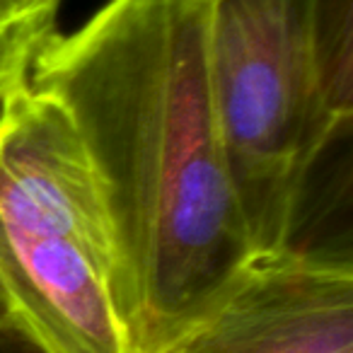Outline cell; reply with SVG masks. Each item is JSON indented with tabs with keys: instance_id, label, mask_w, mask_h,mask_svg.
I'll use <instances>...</instances> for the list:
<instances>
[{
	"instance_id": "6da1fadb",
	"label": "cell",
	"mask_w": 353,
	"mask_h": 353,
	"mask_svg": "<svg viewBox=\"0 0 353 353\" xmlns=\"http://www.w3.org/2000/svg\"><path fill=\"white\" fill-rule=\"evenodd\" d=\"M30 85L92 167L128 353H167L259 259L213 99L208 0H107L46 41Z\"/></svg>"
},
{
	"instance_id": "7a4b0ae2",
	"label": "cell",
	"mask_w": 353,
	"mask_h": 353,
	"mask_svg": "<svg viewBox=\"0 0 353 353\" xmlns=\"http://www.w3.org/2000/svg\"><path fill=\"white\" fill-rule=\"evenodd\" d=\"M351 0H208L223 148L256 256L300 245L324 150L351 126Z\"/></svg>"
},
{
	"instance_id": "3957f363",
	"label": "cell",
	"mask_w": 353,
	"mask_h": 353,
	"mask_svg": "<svg viewBox=\"0 0 353 353\" xmlns=\"http://www.w3.org/2000/svg\"><path fill=\"white\" fill-rule=\"evenodd\" d=\"M0 288L49 353H128L92 167L63 109L30 83L0 104Z\"/></svg>"
},
{
	"instance_id": "277c9868",
	"label": "cell",
	"mask_w": 353,
	"mask_h": 353,
	"mask_svg": "<svg viewBox=\"0 0 353 353\" xmlns=\"http://www.w3.org/2000/svg\"><path fill=\"white\" fill-rule=\"evenodd\" d=\"M167 353H353L351 254L290 247L259 256Z\"/></svg>"
},
{
	"instance_id": "5b68a950",
	"label": "cell",
	"mask_w": 353,
	"mask_h": 353,
	"mask_svg": "<svg viewBox=\"0 0 353 353\" xmlns=\"http://www.w3.org/2000/svg\"><path fill=\"white\" fill-rule=\"evenodd\" d=\"M59 10L46 0H0V104L30 83L37 56L59 32Z\"/></svg>"
},
{
	"instance_id": "8992f818",
	"label": "cell",
	"mask_w": 353,
	"mask_h": 353,
	"mask_svg": "<svg viewBox=\"0 0 353 353\" xmlns=\"http://www.w3.org/2000/svg\"><path fill=\"white\" fill-rule=\"evenodd\" d=\"M0 353H49L20 322L0 324Z\"/></svg>"
},
{
	"instance_id": "52a82bcc",
	"label": "cell",
	"mask_w": 353,
	"mask_h": 353,
	"mask_svg": "<svg viewBox=\"0 0 353 353\" xmlns=\"http://www.w3.org/2000/svg\"><path fill=\"white\" fill-rule=\"evenodd\" d=\"M10 319H15V317H12V310H10V303H8L6 293L0 288V324L10 322Z\"/></svg>"
},
{
	"instance_id": "ba28073f",
	"label": "cell",
	"mask_w": 353,
	"mask_h": 353,
	"mask_svg": "<svg viewBox=\"0 0 353 353\" xmlns=\"http://www.w3.org/2000/svg\"><path fill=\"white\" fill-rule=\"evenodd\" d=\"M46 3H51V6H56V8L63 6V0H46Z\"/></svg>"
}]
</instances>
